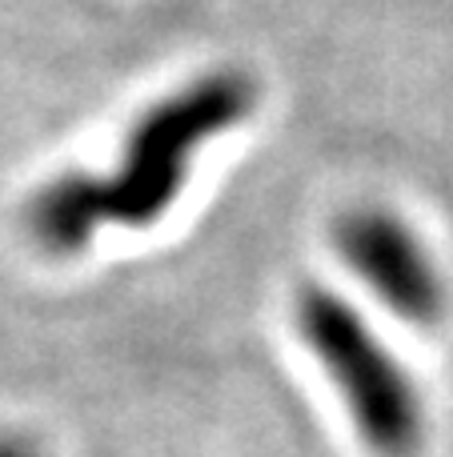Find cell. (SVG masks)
I'll use <instances>...</instances> for the list:
<instances>
[{"label": "cell", "instance_id": "6da1fadb", "mask_svg": "<svg viewBox=\"0 0 453 457\" xmlns=\"http://www.w3.org/2000/svg\"><path fill=\"white\" fill-rule=\"evenodd\" d=\"M253 109V77L237 69L201 72L136 117L120 161L104 177L72 169L40 185L24 213L32 241L56 257H69L85 249L101 225H157L185 193L197 153L249 120Z\"/></svg>", "mask_w": 453, "mask_h": 457}, {"label": "cell", "instance_id": "7a4b0ae2", "mask_svg": "<svg viewBox=\"0 0 453 457\" xmlns=\"http://www.w3.org/2000/svg\"><path fill=\"white\" fill-rule=\"evenodd\" d=\"M297 333L337 386L358 434L382 457H409L422 445V397L401 361L366 325V317L325 285L297 293Z\"/></svg>", "mask_w": 453, "mask_h": 457}, {"label": "cell", "instance_id": "3957f363", "mask_svg": "<svg viewBox=\"0 0 453 457\" xmlns=\"http://www.w3.org/2000/svg\"><path fill=\"white\" fill-rule=\"evenodd\" d=\"M334 245L345 257L350 273L382 301L390 313L414 325H433L449 309V285L438 261L390 209H350L334 228Z\"/></svg>", "mask_w": 453, "mask_h": 457}, {"label": "cell", "instance_id": "277c9868", "mask_svg": "<svg viewBox=\"0 0 453 457\" xmlns=\"http://www.w3.org/2000/svg\"><path fill=\"white\" fill-rule=\"evenodd\" d=\"M0 457H45V453L24 434H0Z\"/></svg>", "mask_w": 453, "mask_h": 457}]
</instances>
